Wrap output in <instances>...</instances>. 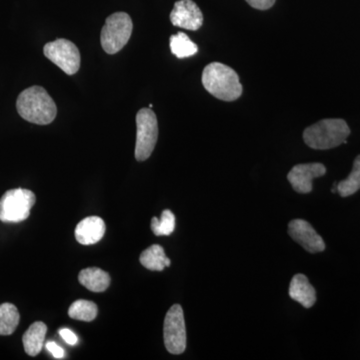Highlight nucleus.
<instances>
[{
	"instance_id": "obj_7",
	"label": "nucleus",
	"mask_w": 360,
	"mask_h": 360,
	"mask_svg": "<svg viewBox=\"0 0 360 360\" xmlns=\"http://www.w3.org/2000/svg\"><path fill=\"white\" fill-rule=\"evenodd\" d=\"M163 338L168 352L184 354L186 348V329L184 309L179 304L172 305L167 311L163 326Z\"/></svg>"
},
{
	"instance_id": "obj_20",
	"label": "nucleus",
	"mask_w": 360,
	"mask_h": 360,
	"mask_svg": "<svg viewBox=\"0 0 360 360\" xmlns=\"http://www.w3.org/2000/svg\"><path fill=\"white\" fill-rule=\"evenodd\" d=\"M360 189V155L355 158L354 167L348 177L338 184V193L342 198L352 195Z\"/></svg>"
},
{
	"instance_id": "obj_19",
	"label": "nucleus",
	"mask_w": 360,
	"mask_h": 360,
	"mask_svg": "<svg viewBox=\"0 0 360 360\" xmlns=\"http://www.w3.org/2000/svg\"><path fill=\"white\" fill-rule=\"evenodd\" d=\"M70 319L80 321H92L97 315V305L89 300H78L68 309Z\"/></svg>"
},
{
	"instance_id": "obj_3",
	"label": "nucleus",
	"mask_w": 360,
	"mask_h": 360,
	"mask_svg": "<svg viewBox=\"0 0 360 360\" xmlns=\"http://www.w3.org/2000/svg\"><path fill=\"white\" fill-rule=\"evenodd\" d=\"M349 134L350 129L345 120L329 118L307 127L303 132V139L310 148L326 150L347 143Z\"/></svg>"
},
{
	"instance_id": "obj_11",
	"label": "nucleus",
	"mask_w": 360,
	"mask_h": 360,
	"mask_svg": "<svg viewBox=\"0 0 360 360\" xmlns=\"http://www.w3.org/2000/svg\"><path fill=\"white\" fill-rule=\"evenodd\" d=\"M326 174V167L322 163H303L292 167L288 172V179L296 193L305 194L311 193L312 180Z\"/></svg>"
},
{
	"instance_id": "obj_24",
	"label": "nucleus",
	"mask_w": 360,
	"mask_h": 360,
	"mask_svg": "<svg viewBox=\"0 0 360 360\" xmlns=\"http://www.w3.org/2000/svg\"><path fill=\"white\" fill-rule=\"evenodd\" d=\"M59 335H60L63 340L65 341L68 345H75L78 342L77 336L75 335V333L68 328H63L59 330Z\"/></svg>"
},
{
	"instance_id": "obj_18",
	"label": "nucleus",
	"mask_w": 360,
	"mask_h": 360,
	"mask_svg": "<svg viewBox=\"0 0 360 360\" xmlns=\"http://www.w3.org/2000/svg\"><path fill=\"white\" fill-rule=\"evenodd\" d=\"M20 312L15 305L4 303L0 305V335H11L20 323Z\"/></svg>"
},
{
	"instance_id": "obj_23",
	"label": "nucleus",
	"mask_w": 360,
	"mask_h": 360,
	"mask_svg": "<svg viewBox=\"0 0 360 360\" xmlns=\"http://www.w3.org/2000/svg\"><path fill=\"white\" fill-rule=\"evenodd\" d=\"M45 347H46V349L51 352L54 359H61L65 357V350H63V348L59 347L58 343L53 342V341H49V342L46 343Z\"/></svg>"
},
{
	"instance_id": "obj_12",
	"label": "nucleus",
	"mask_w": 360,
	"mask_h": 360,
	"mask_svg": "<svg viewBox=\"0 0 360 360\" xmlns=\"http://www.w3.org/2000/svg\"><path fill=\"white\" fill-rule=\"evenodd\" d=\"M105 233L104 220L98 217H89L79 222L75 229V238L80 245H96Z\"/></svg>"
},
{
	"instance_id": "obj_22",
	"label": "nucleus",
	"mask_w": 360,
	"mask_h": 360,
	"mask_svg": "<svg viewBox=\"0 0 360 360\" xmlns=\"http://www.w3.org/2000/svg\"><path fill=\"white\" fill-rule=\"evenodd\" d=\"M245 1L251 7L258 9V11H267L274 6L276 0H245Z\"/></svg>"
},
{
	"instance_id": "obj_15",
	"label": "nucleus",
	"mask_w": 360,
	"mask_h": 360,
	"mask_svg": "<svg viewBox=\"0 0 360 360\" xmlns=\"http://www.w3.org/2000/svg\"><path fill=\"white\" fill-rule=\"evenodd\" d=\"M46 333L47 326L44 322L37 321L30 326L22 338L26 354L30 356H37L41 352Z\"/></svg>"
},
{
	"instance_id": "obj_2",
	"label": "nucleus",
	"mask_w": 360,
	"mask_h": 360,
	"mask_svg": "<svg viewBox=\"0 0 360 360\" xmlns=\"http://www.w3.org/2000/svg\"><path fill=\"white\" fill-rule=\"evenodd\" d=\"M202 84L212 96L220 101H234L243 94V85L236 70L220 63L206 65Z\"/></svg>"
},
{
	"instance_id": "obj_16",
	"label": "nucleus",
	"mask_w": 360,
	"mask_h": 360,
	"mask_svg": "<svg viewBox=\"0 0 360 360\" xmlns=\"http://www.w3.org/2000/svg\"><path fill=\"white\" fill-rule=\"evenodd\" d=\"M139 260L146 269L153 271H162L172 264L169 258L165 255L162 246L158 245H151L148 250H144Z\"/></svg>"
},
{
	"instance_id": "obj_4",
	"label": "nucleus",
	"mask_w": 360,
	"mask_h": 360,
	"mask_svg": "<svg viewBox=\"0 0 360 360\" xmlns=\"http://www.w3.org/2000/svg\"><path fill=\"white\" fill-rule=\"evenodd\" d=\"M134 23L129 14L115 13L106 18L101 30V41L103 51L115 54L122 51L131 37Z\"/></svg>"
},
{
	"instance_id": "obj_10",
	"label": "nucleus",
	"mask_w": 360,
	"mask_h": 360,
	"mask_svg": "<svg viewBox=\"0 0 360 360\" xmlns=\"http://www.w3.org/2000/svg\"><path fill=\"white\" fill-rule=\"evenodd\" d=\"M170 21L177 27L196 32L202 26L203 14L193 0H179L174 4Z\"/></svg>"
},
{
	"instance_id": "obj_8",
	"label": "nucleus",
	"mask_w": 360,
	"mask_h": 360,
	"mask_svg": "<svg viewBox=\"0 0 360 360\" xmlns=\"http://www.w3.org/2000/svg\"><path fill=\"white\" fill-rule=\"evenodd\" d=\"M44 56L68 75L79 70L80 53L77 45L68 39H56L45 44Z\"/></svg>"
},
{
	"instance_id": "obj_17",
	"label": "nucleus",
	"mask_w": 360,
	"mask_h": 360,
	"mask_svg": "<svg viewBox=\"0 0 360 360\" xmlns=\"http://www.w3.org/2000/svg\"><path fill=\"white\" fill-rule=\"evenodd\" d=\"M170 51L177 58H191L198 53V46L184 32L172 35L169 39Z\"/></svg>"
},
{
	"instance_id": "obj_6",
	"label": "nucleus",
	"mask_w": 360,
	"mask_h": 360,
	"mask_svg": "<svg viewBox=\"0 0 360 360\" xmlns=\"http://www.w3.org/2000/svg\"><path fill=\"white\" fill-rule=\"evenodd\" d=\"M136 143L134 155L136 160L144 161L155 150L158 139V122L151 108H142L136 115Z\"/></svg>"
},
{
	"instance_id": "obj_25",
	"label": "nucleus",
	"mask_w": 360,
	"mask_h": 360,
	"mask_svg": "<svg viewBox=\"0 0 360 360\" xmlns=\"http://www.w3.org/2000/svg\"><path fill=\"white\" fill-rule=\"evenodd\" d=\"M331 193H338V184H336V182H335V184H333V189H331Z\"/></svg>"
},
{
	"instance_id": "obj_13",
	"label": "nucleus",
	"mask_w": 360,
	"mask_h": 360,
	"mask_svg": "<svg viewBox=\"0 0 360 360\" xmlns=\"http://www.w3.org/2000/svg\"><path fill=\"white\" fill-rule=\"evenodd\" d=\"M290 296L305 309H310L316 302V291L304 274H295L290 281Z\"/></svg>"
},
{
	"instance_id": "obj_1",
	"label": "nucleus",
	"mask_w": 360,
	"mask_h": 360,
	"mask_svg": "<svg viewBox=\"0 0 360 360\" xmlns=\"http://www.w3.org/2000/svg\"><path fill=\"white\" fill-rule=\"evenodd\" d=\"M16 108L23 120L34 124H51L58 115L56 103L41 86L23 90L16 101Z\"/></svg>"
},
{
	"instance_id": "obj_21",
	"label": "nucleus",
	"mask_w": 360,
	"mask_h": 360,
	"mask_svg": "<svg viewBox=\"0 0 360 360\" xmlns=\"http://www.w3.org/2000/svg\"><path fill=\"white\" fill-rule=\"evenodd\" d=\"M175 217L172 210H163L160 219H151V231L156 236H168L174 231Z\"/></svg>"
},
{
	"instance_id": "obj_5",
	"label": "nucleus",
	"mask_w": 360,
	"mask_h": 360,
	"mask_svg": "<svg viewBox=\"0 0 360 360\" xmlns=\"http://www.w3.org/2000/svg\"><path fill=\"white\" fill-rule=\"evenodd\" d=\"M35 194L25 188L6 191L0 200V220L18 224L30 217L34 205Z\"/></svg>"
},
{
	"instance_id": "obj_14",
	"label": "nucleus",
	"mask_w": 360,
	"mask_h": 360,
	"mask_svg": "<svg viewBox=\"0 0 360 360\" xmlns=\"http://www.w3.org/2000/svg\"><path fill=\"white\" fill-rule=\"evenodd\" d=\"M78 281L92 292H103L110 286V276L98 267H89L80 271Z\"/></svg>"
},
{
	"instance_id": "obj_9",
	"label": "nucleus",
	"mask_w": 360,
	"mask_h": 360,
	"mask_svg": "<svg viewBox=\"0 0 360 360\" xmlns=\"http://www.w3.org/2000/svg\"><path fill=\"white\" fill-rule=\"evenodd\" d=\"M288 233L293 240L310 253L321 252L326 250L323 239L307 220H291L288 224Z\"/></svg>"
}]
</instances>
